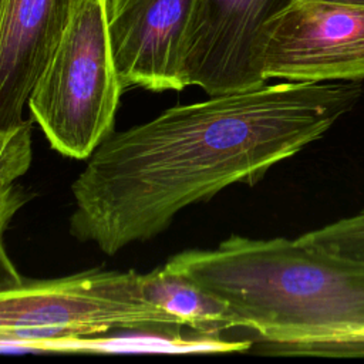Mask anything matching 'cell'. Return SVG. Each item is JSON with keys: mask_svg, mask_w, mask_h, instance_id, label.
Segmentation results:
<instances>
[{"mask_svg": "<svg viewBox=\"0 0 364 364\" xmlns=\"http://www.w3.org/2000/svg\"><path fill=\"white\" fill-rule=\"evenodd\" d=\"M33 159L31 121L0 129V186L16 183L30 169Z\"/></svg>", "mask_w": 364, "mask_h": 364, "instance_id": "cell-11", "label": "cell"}, {"mask_svg": "<svg viewBox=\"0 0 364 364\" xmlns=\"http://www.w3.org/2000/svg\"><path fill=\"white\" fill-rule=\"evenodd\" d=\"M107 3L80 0L27 102L50 146L73 159H88L114 132L124 91L108 37Z\"/></svg>", "mask_w": 364, "mask_h": 364, "instance_id": "cell-4", "label": "cell"}, {"mask_svg": "<svg viewBox=\"0 0 364 364\" xmlns=\"http://www.w3.org/2000/svg\"><path fill=\"white\" fill-rule=\"evenodd\" d=\"M139 284L148 301L175 316L183 327L203 334L236 327L229 307L222 300L166 264L139 273Z\"/></svg>", "mask_w": 364, "mask_h": 364, "instance_id": "cell-9", "label": "cell"}, {"mask_svg": "<svg viewBox=\"0 0 364 364\" xmlns=\"http://www.w3.org/2000/svg\"><path fill=\"white\" fill-rule=\"evenodd\" d=\"M294 240L303 246L364 262V209L353 216L307 232Z\"/></svg>", "mask_w": 364, "mask_h": 364, "instance_id": "cell-10", "label": "cell"}, {"mask_svg": "<svg viewBox=\"0 0 364 364\" xmlns=\"http://www.w3.org/2000/svg\"><path fill=\"white\" fill-rule=\"evenodd\" d=\"M361 81H283L175 105L112 132L71 185L70 233L108 255L166 230L186 206L321 138L361 100Z\"/></svg>", "mask_w": 364, "mask_h": 364, "instance_id": "cell-1", "label": "cell"}, {"mask_svg": "<svg viewBox=\"0 0 364 364\" xmlns=\"http://www.w3.org/2000/svg\"><path fill=\"white\" fill-rule=\"evenodd\" d=\"M80 0H0V129L26 119L24 107Z\"/></svg>", "mask_w": 364, "mask_h": 364, "instance_id": "cell-8", "label": "cell"}, {"mask_svg": "<svg viewBox=\"0 0 364 364\" xmlns=\"http://www.w3.org/2000/svg\"><path fill=\"white\" fill-rule=\"evenodd\" d=\"M183 324L145 299L134 270L24 279L0 289V348H37L111 331L179 336Z\"/></svg>", "mask_w": 364, "mask_h": 364, "instance_id": "cell-3", "label": "cell"}, {"mask_svg": "<svg viewBox=\"0 0 364 364\" xmlns=\"http://www.w3.org/2000/svg\"><path fill=\"white\" fill-rule=\"evenodd\" d=\"M222 300L236 327L291 346L357 344L364 327V262L294 239L232 235L165 263Z\"/></svg>", "mask_w": 364, "mask_h": 364, "instance_id": "cell-2", "label": "cell"}, {"mask_svg": "<svg viewBox=\"0 0 364 364\" xmlns=\"http://www.w3.org/2000/svg\"><path fill=\"white\" fill-rule=\"evenodd\" d=\"M266 80H364V6L296 0L267 27Z\"/></svg>", "mask_w": 364, "mask_h": 364, "instance_id": "cell-6", "label": "cell"}, {"mask_svg": "<svg viewBox=\"0 0 364 364\" xmlns=\"http://www.w3.org/2000/svg\"><path fill=\"white\" fill-rule=\"evenodd\" d=\"M294 1L199 0L183 41V85L209 97L264 85L267 27Z\"/></svg>", "mask_w": 364, "mask_h": 364, "instance_id": "cell-5", "label": "cell"}, {"mask_svg": "<svg viewBox=\"0 0 364 364\" xmlns=\"http://www.w3.org/2000/svg\"><path fill=\"white\" fill-rule=\"evenodd\" d=\"M355 340L357 343H364V327L355 333Z\"/></svg>", "mask_w": 364, "mask_h": 364, "instance_id": "cell-14", "label": "cell"}, {"mask_svg": "<svg viewBox=\"0 0 364 364\" xmlns=\"http://www.w3.org/2000/svg\"><path fill=\"white\" fill-rule=\"evenodd\" d=\"M30 199L31 193L17 182L0 186V289L16 286L24 280L7 252L4 236L13 218Z\"/></svg>", "mask_w": 364, "mask_h": 364, "instance_id": "cell-12", "label": "cell"}, {"mask_svg": "<svg viewBox=\"0 0 364 364\" xmlns=\"http://www.w3.org/2000/svg\"><path fill=\"white\" fill-rule=\"evenodd\" d=\"M316 1H326V3H340V4H355V6H364V0H316Z\"/></svg>", "mask_w": 364, "mask_h": 364, "instance_id": "cell-13", "label": "cell"}, {"mask_svg": "<svg viewBox=\"0 0 364 364\" xmlns=\"http://www.w3.org/2000/svg\"><path fill=\"white\" fill-rule=\"evenodd\" d=\"M199 0H108L107 27L124 90L181 91L186 31Z\"/></svg>", "mask_w": 364, "mask_h": 364, "instance_id": "cell-7", "label": "cell"}]
</instances>
